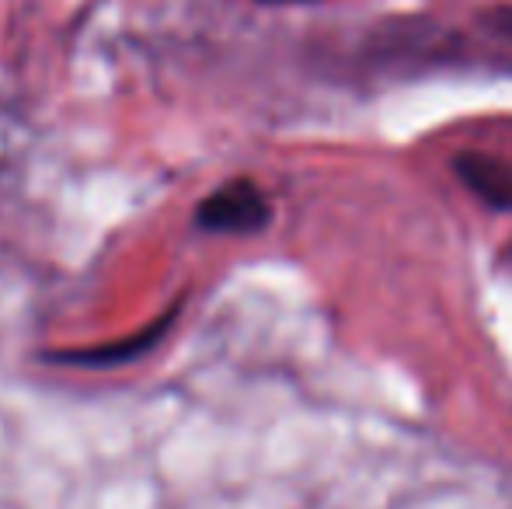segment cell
<instances>
[{"mask_svg":"<svg viewBox=\"0 0 512 509\" xmlns=\"http://www.w3.org/2000/svg\"><path fill=\"white\" fill-rule=\"evenodd\" d=\"M272 220V203L251 178H230L196 206V227L206 234H258Z\"/></svg>","mask_w":512,"mask_h":509,"instance_id":"1","label":"cell"},{"mask_svg":"<svg viewBox=\"0 0 512 509\" xmlns=\"http://www.w3.org/2000/svg\"><path fill=\"white\" fill-rule=\"evenodd\" d=\"M450 168L467 185V192H474L485 206L499 213H512V168L506 161L481 154V150H460L450 161Z\"/></svg>","mask_w":512,"mask_h":509,"instance_id":"2","label":"cell"},{"mask_svg":"<svg viewBox=\"0 0 512 509\" xmlns=\"http://www.w3.org/2000/svg\"><path fill=\"white\" fill-rule=\"evenodd\" d=\"M175 314H178V307H171V311L164 314L161 321H154V325L143 328V332L129 335V339L112 342V346L70 349V353H49L46 360H53V363H70V367H119V363H129V360H136V356L150 353V349H154L157 342L164 339V332H168V325L175 321Z\"/></svg>","mask_w":512,"mask_h":509,"instance_id":"3","label":"cell"},{"mask_svg":"<svg viewBox=\"0 0 512 509\" xmlns=\"http://www.w3.org/2000/svg\"><path fill=\"white\" fill-rule=\"evenodd\" d=\"M485 28H492V32L512 39V7H495V11H488L485 14Z\"/></svg>","mask_w":512,"mask_h":509,"instance_id":"4","label":"cell"},{"mask_svg":"<svg viewBox=\"0 0 512 509\" xmlns=\"http://www.w3.org/2000/svg\"><path fill=\"white\" fill-rule=\"evenodd\" d=\"M258 4H276V7H286V4H317V0H258Z\"/></svg>","mask_w":512,"mask_h":509,"instance_id":"5","label":"cell"}]
</instances>
